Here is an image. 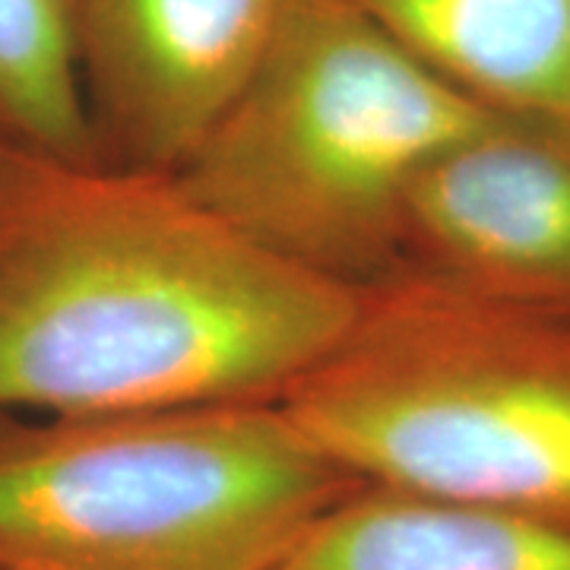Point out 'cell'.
Segmentation results:
<instances>
[{
  "label": "cell",
  "mask_w": 570,
  "mask_h": 570,
  "mask_svg": "<svg viewBox=\"0 0 570 570\" xmlns=\"http://www.w3.org/2000/svg\"><path fill=\"white\" fill-rule=\"evenodd\" d=\"M276 570H570V530L358 485Z\"/></svg>",
  "instance_id": "cell-8"
},
{
  "label": "cell",
  "mask_w": 570,
  "mask_h": 570,
  "mask_svg": "<svg viewBox=\"0 0 570 570\" xmlns=\"http://www.w3.org/2000/svg\"><path fill=\"white\" fill-rule=\"evenodd\" d=\"M501 115L570 121V0H343Z\"/></svg>",
  "instance_id": "cell-7"
},
{
  "label": "cell",
  "mask_w": 570,
  "mask_h": 570,
  "mask_svg": "<svg viewBox=\"0 0 570 570\" xmlns=\"http://www.w3.org/2000/svg\"><path fill=\"white\" fill-rule=\"evenodd\" d=\"M82 0H0V134L61 159L92 163L77 29Z\"/></svg>",
  "instance_id": "cell-9"
},
{
  "label": "cell",
  "mask_w": 570,
  "mask_h": 570,
  "mask_svg": "<svg viewBox=\"0 0 570 570\" xmlns=\"http://www.w3.org/2000/svg\"><path fill=\"white\" fill-rule=\"evenodd\" d=\"M283 0H82L77 70L102 163L175 175L264 61Z\"/></svg>",
  "instance_id": "cell-5"
},
{
  "label": "cell",
  "mask_w": 570,
  "mask_h": 570,
  "mask_svg": "<svg viewBox=\"0 0 570 570\" xmlns=\"http://www.w3.org/2000/svg\"><path fill=\"white\" fill-rule=\"evenodd\" d=\"M358 485L276 400L0 412V570H276Z\"/></svg>",
  "instance_id": "cell-4"
},
{
  "label": "cell",
  "mask_w": 570,
  "mask_h": 570,
  "mask_svg": "<svg viewBox=\"0 0 570 570\" xmlns=\"http://www.w3.org/2000/svg\"><path fill=\"white\" fill-rule=\"evenodd\" d=\"M362 485L570 530V317L400 269L279 396Z\"/></svg>",
  "instance_id": "cell-2"
},
{
  "label": "cell",
  "mask_w": 570,
  "mask_h": 570,
  "mask_svg": "<svg viewBox=\"0 0 570 570\" xmlns=\"http://www.w3.org/2000/svg\"><path fill=\"white\" fill-rule=\"evenodd\" d=\"M494 115L343 0H283L264 61L175 181L276 261L365 292L403 269L431 165Z\"/></svg>",
  "instance_id": "cell-3"
},
{
  "label": "cell",
  "mask_w": 570,
  "mask_h": 570,
  "mask_svg": "<svg viewBox=\"0 0 570 570\" xmlns=\"http://www.w3.org/2000/svg\"><path fill=\"white\" fill-rule=\"evenodd\" d=\"M403 269L570 317V121L498 111L431 165Z\"/></svg>",
  "instance_id": "cell-6"
},
{
  "label": "cell",
  "mask_w": 570,
  "mask_h": 570,
  "mask_svg": "<svg viewBox=\"0 0 570 570\" xmlns=\"http://www.w3.org/2000/svg\"><path fill=\"white\" fill-rule=\"evenodd\" d=\"M355 305L175 175L0 134V412L279 403Z\"/></svg>",
  "instance_id": "cell-1"
}]
</instances>
